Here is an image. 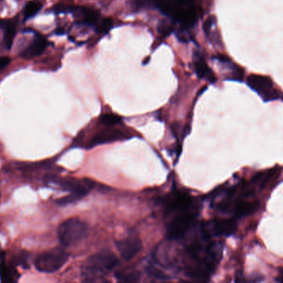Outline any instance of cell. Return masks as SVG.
I'll return each instance as SVG.
<instances>
[{
  "instance_id": "21",
  "label": "cell",
  "mask_w": 283,
  "mask_h": 283,
  "mask_svg": "<svg viewBox=\"0 0 283 283\" xmlns=\"http://www.w3.org/2000/svg\"><path fill=\"white\" fill-rule=\"evenodd\" d=\"M28 259H29V253L27 252H21L19 255L15 258V262L17 264L21 266L23 268H28Z\"/></svg>"
},
{
  "instance_id": "1",
  "label": "cell",
  "mask_w": 283,
  "mask_h": 283,
  "mask_svg": "<svg viewBox=\"0 0 283 283\" xmlns=\"http://www.w3.org/2000/svg\"><path fill=\"white\" fill-rule=\"evenodd\" d=\"M153 3L162 14L181 26V32H189L197 21L195 0H153Z\"/></svg>"
},
{
  "instance_id": "22",
  "label": "cell",
  "mask_w": 283,
  "mask_h": 283,
  "mask_svg": "<svg viewBox=\"0 0 283 283\" xmlns=\"http://www.w3.org/2000/svg\"><path fill=\"white\" fill-rule=\"evenodd\" d=\"M158 31L160 32V34L162 35V36H168V35H170L173 32V27L168 22H161L159 24Z\"/></svg>"
},
{
  "instance_id": "6",
  "label": "cell",
  "mask_w": 283,
  "mask_h": 283,
  "mask_svg": "<svg viewBox=\"0 0 283 283\" xmlns=\"http://www.w3.org/2000/svg\"><path fill=\"white\" fill-rule=\"evenodd\" d=\"M196 219L193 212L187 211L178 213L168 223L167 235L170 239H179L187 234L192 227Z\"/></svg>"
},
{
  "instance_id": "2",
  "label": "cell",
  "mask_w": 283,
  "mask_h": 283,
  "mask_svg": "<svg viewBox=\"0 0 283 283\" xmlns=\"http://www.w3.org/2000/svg\"><path fill=\"white\" fill-rule=\"evenodd\" d=\"M89 233L87 223L77 218L64 221L58 227V240L64 247H72L85 240Z\"/></svg>"
},
{
  "instance_id": "10",
  "label": "cell",
  "mask_w": 283,
  "mask_h": 283,
  "mask_svg": "<svg viewBox=\"0 0 283 283\" xmlns=\"http://www.w3.org/2000/svg\"><path fill=\"white\" fill-rule=\"evenodd\" d=\"M119 260L116 255L108 251L96 253L88 260V264L97 267L105 272L114 269L117 266Z\"/></svg>"
},
{
  "instance_id": "12",
  "label": "cell",
  "mask_w": 283,
  "mask_h": 283,
  "mask_svg": "<svg viewBox=\"0 0 283 283\" xmlns=\"http://www.w3.org/2000/svg\"><path fill=\"white\" fill-rule=\"evenodd\" d=\"M126 138L123 132L117 130V129H107L99 132L90 141V147H95V146L105 144V143H112L116 141L123 140Z\"/></svg>"
},
{
  "instance_id": "14",
  "label": "cell",
  "mask_w": 283,
  "mask_h": 283,
  "mask_svg": "<svg viewBox=\"0 0 283 283\" xmlns=\"http://www.w3.org/2000/svg\"><path fill=\"white\" fill-rule=\"evenodd\" d=\"M47 46H48V42L46 37L42 35L37 34L33 41L28 45V47L22 51L21 56L26 59L38 56V55H42Z\"/></svg>"
},
{
  "instance_id": "18",
  "label": "cell",
  "mask_w": 283,
  "mask_h": 283,
  "mask_svg": "<svg viewBox=\"0 0 283 283\" xmlns=\"http://www.w3.org/2000/svg\"><path fill=\"white\" fill-rule=\"evenodd\" d=\"M118 283H139L140 273L136 270L122 271L116 273Z\"/></svg>"
},
{
  "instance_id": "17",
  "label": "cell",
  "mask_w": 283,
  "mask_h": 283,
  "mask_svg": "<svg viewBox=\"0 0 283 283\" xmlns=\"http://www.w3.org/2000/svg\"><path fill=\"white\" fill-rule=\"evenodd\" d=\"M18 273L14 267H9L5 262L0 263V279L1 283H17Z\"/></svg>"
},
{
  "instance_id": "25",
  "label": "cell",
  "mask_w": 283,
  "mask_h": 283,
  "mask_svg": "<svg viewBox=\"0 0 283 283\" xmlns=\"http://www.w3.org/2000/svg\"><path fill=\"white\" fill-rule=\"evenodd\" d=\"M10 63V59L8 56H2L0 58V69L7 67Z\"/></svg>"
},
{
  "instance_id": "7",
  "label": "cell",
  "mask_w": 283,
  "mask_h": 283,
  "mask_svg": "<svg viewBox=\"0 0 283 283\" xmlns=\"http://www.w3.org/2000/svg\"><path fill=\"white\" fill-rule=\"evenodd\" d=\"M236 228L235 219H217L204 224L203 231L207 235L230 236L236 231Z\"/></svg>"
},
{
  "instance_id": "4",
  "label": "cell",
  "mask_w": 283,
  "mask_h": 283,
  "mask_svg": "<svg viewBox=\"0 0 283 283\" xmlns=\"http://www.w3.org/2000/svg\"><path fill=\"white\" fill-rule=\"evenodd\" d=\"M247 84L265 102L277 100L283 96L277 89H276L273 82L268 76L251 75L248 77Z\"/></svg>"
},
{
  "instance_id": "11",
  "label": "cell",
  "mask_w": 283,
  "mask_h": 283,
  "mask_svg": "<svg viewBox=\"0 0 283 283\" xmlns=\"http://www.w3.org/2000/svg\"><path fill=\"white\" fill-rule=\"evenodd\" d=\"M72 14L77 23L82 25L96 26L99 21V12L87 7H75Z\"/></svg>"
},
{
  "instance_id": "13",
  "label": "cell",
  "mask_w": 283,
  "mask_h": 283,
  "mask_svg": "<svg viewBox=\"0 0 283 283\" xmlns=\"http://www.w3.org/2000/svg\"><path fill=\"white\" fill-rule=\"evenodd\" d=\"M194 65L195 71L200 78L204 79L210 83H214L216 81V77L210 67H208L205 58L200 51L194 53Z\"/></svg>"
},
{
  "instance_id": "23",
  "label": "cell",
  "mask_w": 283,
  "mask_h": 283,
  "mask_svg": "<svg viewBox=\"0 0 283 283\" xmlns=\"http://www.w3.org/2000/svg\"><path fill=\"white\" fill-rule=\"evenodd\" d=\"M112 25H113L112 20L109 19H105L100 23L99 26H97V28H98V31H99V32H104V33H105V32L110 30V28H112Z\"/></svg>"
},
{
  "instance_id": "8",
  "label": "cell",
  "mask_w": 283,
  "mask_h": 283,
  "mask_svg": "<svg viewBox=\"0 0 283 283\" xmlns=\"http://www.w3.org/2000/svg\"><path fill=\"white\" fill-rule=\"evenodd\" d=\"M168 212L177 214L182 212L191 211L194 205V199L187 193L176 192L165 200Z\"/></svg>"
},
{
  "instance_id": "15",
  "label": "cell",
  "mask_w": 283,
  "mask_h": 283,
  "mask_svg": "<svg viewBox=\"0 0 283 283\" xmlns=\"http://www.w3.org/2000/svg\"><path fill=\"white\" fill-rule=\"evenodd\" d=\"M81 280L83 283H108L105 272L88 263L81 272Z\"/></svg>"
},
{
  "instance_id": "19",
  "label": "cell",
  "mask_w": 283,
  "mask_h": 283,
  "mask_svg": "<svg viewBox=\"0 0 283 283\" xmlns=\"http://www.w3.org/2000/svg\"><path fill=\"white\" fill-rule=\"evenodd\" d=\"M42 5L37 1H30L25 5L24 10H23V15L24 19L28 20L36 16L40 10H42Z\"/></svg>"
},
{
  "instance_id": "5",
  "label": "cell",
  "mask_w": 283,
  "mask_h": 283,
  "mask_svg": "<svg viewBox=\"0 0 283 283\" xmlns=\"http://www.w3.org/2000/svg\"><path fill=\"white\" fill-rule=\"evenodd\" d=\"M51 182L58 184L64 191H69V199L72 203L84 198L94 187V183L90 181H78L75 179H51Z\"/></svg>"
},
{
  "instance_id": "24",
  "label": "cell",
  "mask_w": 283,
  "mask_h": 283,
  "mask_svg": "<svg viewBox=\"0 0 283 283\" xmlns=\"http://www.w3.org/2000/svg\"><path fill=\"white\" fill-rule=\"evenodd\" d=\"M235 283H248L243 272H240V271L237 272V273L235 275Z\"/></svg>"
},
{
  "instance_id": "9",
  "label": "cell",
  "mask_w": 283,
  "mask_h": 283,
  "mask_svg": "<svg viewBox=\"0 0 283 283\" xmlns=\"http://www.w3.org/2000/svg\"><path fill=\"white\" fill-rule=\"evenodd\" d=\"M116 246L122 258L125 260H130L140 252L142 242L138 238L129 237L116 242Z\"/></svg>"
},
{
  "instance_id": "3",
  "label": "cell",
  "mask_w": 283,
  "mask_h": 283,
  "mask_svg": "<svg viewBox=\"0 0 283 283\" xmlns=\"http://www.w3.org/2000/svg\"><path fill=\"white\" fill-rule=\"evenodd\" d=\"M69 258V254L61 248L44 252L37 256L34 261L35 267L39 272L51 273L61 269Z\"/></svg>"
},
{
  "instance_id": "16",
  "label": "cell",
  "mask_w": 283,
  "mask_h": 283,
  "mask_svg": "<svg viewBox=\"0 0 283 283\" xmlns=\"http://www.w3.org/2000/svg\"><path fill=\"white\" fill-rule=\"evenodd\" d=\"M0 26H2L3 28L5 29L4 41L5 46L7 47L8 50H10L16 35V23L14 21H0Z\"/></svg>"
},
{
  "instance_id": "20",
  "label": "cell",
  "mask_w": 283,
  "mask_h": 283,
  "mask_svg": "<svg viewBox=\"0 0 283 283\" xmlns=\"http://www.w3.org/2000/svg\"><path fill=\"white\" fill-rule=\"evenodd\" d=\"M121 121L120 116L112 115V114H105L101 116V123L107 126H114L119 124Z\"/></svg>"
},
{
  "instance_id": "26",
  "label": "cell",
  "mask_w": 283,
  "mask_h": 283,
  "mask_svg": "<svg viewBox=\"0 0 283 283\" xmlns=\"http://www.w3.org/2000/svg\"><path fill=\"white\" fill-rule=\"evenodd\" d=\"M276 281L278 283H283V269H280L278 275L276 276Z\"/></svg>"
}]
</instances>
